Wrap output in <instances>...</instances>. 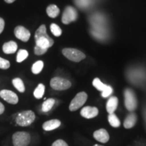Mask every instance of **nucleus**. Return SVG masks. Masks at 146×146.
I'll return each mask as SVG.
<instances>
[{
  "instance_id": "f257e3e1",
  "label": "nucleus",
  "mask_w": 146,
  "mask_h": 146,
  "mask_svg": "<svg viewBox=\"0 0 146 146\" xmlns=\"http://www.w3.org/2000/svg\"><path fill=\"white\" fill-rule=\"evenodd\" d=\"M35 39L36 41V45L42 48L48 49L54 45V40L47 34L45 25H42L36 31L35 35Z\"/></svg>"
},
{
  "instance_id": "f03ea898",
  "label": "nucleus",
  "mask_w": 146,
  "mask_h": 146,
  "mask_svg": "<svg viewBox=\"0 0 146 146\" xmlns=\"http://www.w3.org/2000/svg\"><path fill=\"white\" fill-rule=\"evenodd\" d=\"M35 114L31 110L23 111L18 114L16 118V123L21 127H27L35 121Z\"/></svg>"
},
{
  "instance_id": "7ed1b4c3",
  "label": "nucleus",
  "mask_w": 146,
  "mask_h": 146,
  "mask_svg": "<svg viewBox=\"0 0 146 146\" xmlns=\"http://www.w3.org/2000/svg\"><path fill=\"white\" fill-rule=\"evenodd\" d=\"M125 105L126 108L130 112H133L137 107V101L135 94L131 89H126L124 91Z\"/></svg>"
},
{
  "instance_id": "20e7f679",
  "label": "nucleus",
  "mask_w": 146,
  "mask_h": 146,
  "mask_svg": "<svg viewBox=\"0 0 146 146\" xmlns=\"http://www.w3.org/2000/svg\"><path fill=\"white\" fill-rule=\"evenodd\" d=\"M12 141L14 146H27L31 142V135L25 131H18L14 133Z\"/></svg>"
},
{
  "instance_id": "39448f33",
  "label": "nucleus",
  "mask_w": 146,
  "mask_h": 146,
  "mask_svg": "<svg viewBox=\"0 0 146 146\" xmlns=\"http://www.w3.org/2000/svg\"><path fill=\"white\" fill-rule=\"evenodd\" d=\"M62 54L68 60L75 62H78L85 58V55L81 51L74 48L63 49Z\"/></svg>"
},
{
  "instance_id": "423d86ee",
  "label": "nucleus",
  "mask_w": 146,
  "mask_h": 146,
  "mask_svg": "<svg viewBox=\"0 0 146 146\" xmlns=\"http://www.w3.org/2000/svg\"><path fill=\"white\" fill-rule=\"evenodd\" d=\"M87 98H88V96L85 92L82 91V92L78 93L71 101L70 106H69V110L72 112L77 110L78 109H79L80 108H81L85 104Z\"/></svg>"
},
{
  "instance_id": "0eeeda50",
  "label": "nucleus",
  "mask_w": 146,
  "mask_h": 146,
  "mask_svg": "<svg viewBox=\"0 0 146 146\" xmlns=\"http://www.w3.org/2000/svg\"><path fill=\"white\" fill-rule=\"evenodd\" d=\"M50 86L52 89L58 91L68 89L71 87V83L68 80L60 77H54L50 81Z\"/></svg>"
},
{
  "instance_id": "6e6552de",
  "label": "nucleus",
  "mask_w": 146,
  "mask_h": 146,
  "mask_svg": "<svg viewBox=\"0 0 146 146\" xmlns=\"http://www.w3.org/2000/svg\"><path fill=\"white\" fill-rule=\"evenodd\" d=\"M78 18V14L75 8L72 6H68L65 8L62 14V22L65 25H68L72 22L75 21Z\"/></svg>"
},
{
  "instance_id": "1a4fd4ad",
  "label": "nucleus",
  "mask_w": 146,
  "mask_h": 146,
  "mask_svg": "<svg viewBox=\"0 0 146 146\" xmlns=\"http://www.w3.org/2000/svg\"><path fill=\"white\" fill-rule=\"evenodd\" d=\"M0 97L11 104H16L18 102V98L15 93L10 90L3 89L0 91Z\"/></svg>"
},
{
  "instance_id": "9d476101",
  "label": "nucleus",
  "mask_w": 146,
  "mask_h": 146,
  "mask_svg": "<svg viewBox=\"0 0 146 146\" xmlns=\"http://www.w3.org/2000/svg\"><path fill=\"white\" fill-rule=\"evenodd\" d=\"M14 35L16 37L24 42L28 41L31 36V33L28 29L23 26H18L14 29Z\"/></svg>"
},
{
  "instance_id": "9b49d317",
  "label": "nucleus",
  "mask_w": 146,
  "mask_h": 146,
  "mask_svg": "<svg viewBox=\"0 0 146 146\" xmlns=\"http://www.w3.org/2000/svg\"><path fill=\"white\" fill-rule=\"evenodd\" d=\"M99 110L96 107L85 106L83 108L81 111V115L83 117L90 119V118H95L98 115Z\"/></svg>"
},
{
  "instance_id": "f8f14e48",
  "label": "nucleus",
  "mask_w": 146,
  "mask_h": 146,
  "mask_svg": "<svg viewBox=\"0 0 146 146\" xmlns=\"http://www.w3.org/2000/svg\"><path fill=\"white\" fill-rule=\"evenodd\" d=\"M93 135H94V137L96 139L97 141L103 143H106L110 139L109 133L104 129H100L99 130L96 131L94 133Z\"/></svg>"
},
{
  "instance_id": "ddd939ff",
  "label": "nucleus",
  "mask_w": 146,
  "mask_h": 146,
  "mask_svg": "<svg viewBox=\"0 0 146 146\" xmlns=\"http://www.w3.org/2000/svg\"><path fill=\"white\" fill-rule=\"evenodd\" d=\"M137 120V115L134 112L130 113V114L127 115L125 121H124V127L127 129H131V128H133L135 125Z\"/></svg>"
},
{
  "instance_id": "4468645a",
  "label": "nucleus",
  "mask_w": 146,
  "mask_h": 146,
  "mask_svg": "<svg viewBox=\"0 0 146 146\" xmlns=\"http://www.w3.org/2000/svg\"><path fill=\"white\" fill-rule=\"evenodd\" d=\"M118 100L116 97L112 96L109 98L106 104V110L110 114H112L116 111L118 106Z\"/></svg>"
},
{
  "instance_id": "2eb2a0df",
  "label": "nucleus",
  "mask_w": 146,
  "mask_h": 146,
  "mask_svg": "<svg viewBox=\"0 0 146 146\" xmlns=\"http://www.w3.org/2000/svg\"><path fill=\"white\" fill-rule=\"evenodd\" d=\"M61 125V122L58 119H52L45 122L43 124V129L46 131H53L56 129Z\"/></svg>"
},
{
  "instance_id": "dca6fc26",
  "label": "nucleus",
  "mask_w": 146,
  "mask_h": 146,
  "mask_svg": "<svg viewBox=\"0 0 146 146\" xmlns=\"http://www.w3.org/2000/svg\"><path fill=\"white\" fill-rule=\"evenodd\" d=\"M18 48L17 43L13 41L5 43L3 45V52L6 54H14Z\"/></svg>"
},
{
  "instance_id": "f3484780",
  "label": "nucleus",
  "mask_w": 146,
  "mask_h": 146,
  "mask_svg": "<svg viewBox=\"0 0 146 146\" xmlns=\"http://www.w3.org/2000/svg\"><path fill=\"white\" fill-rule=\"evenodd\" d=\"M47 14L51 18H56L60 14V9L58 8L57 5L52 4L50 5L47 8Z\"/></svg>"
},
{
  "instance_id": "a211bd4d",
  "label": "nucleus",
  "mask_w": 146,
  "mask_h": 146,
  "mask_svg": "<svg viewBox=\"0 0 146 146\" xmlns=\"http://www.w3.org/2000/svg\"><path fill=\"white\" fill-rule=\"evenodd\" d=\"M55 102L56 101L53 98H50V99L45 100L42 104V111L44 112H47L50 111L55 104Z\"/></svg>"
},
{
  "instance_id": "6ab92c4d",
  "label": "nucleus",
  "mask_w": 146,
  "mask_h": 146,
  "mask_svg": "<svg viewBox=\"0 0 146 146\" xmlns=\"http://www.w3.org/2000/svg\"><path fill=\"white\" fill-rule=\"evenodd\" d=\"M108 122L112 127L117 128L119 127L120 126V120L118 119L116 114L114 113H112V114H110L108 115Z\"/></svg>"
},
{
  "instance_id": "aec40b11",
  "label": "nucleus",
  "mask_w": 146,
  "mask_h": 146,
  "mask_svg": "<svg viewBox=\"0 0 146 146\" xmlns=\"http://www.w3.org/2000/svg\"><path fill=\"white\" fill-rule=\"evenodd\" d=\"M12 84L14 86V87L17 89V90L21 93H23L25 92V85H24L23 81H22V79H21L20 78H14L12 80Z\"/></svg>"
},
{
  "instance_id": "412c9836",
  "label": "nucleus",
  "mask_w": 146,
  "mask_h": 146,
  "mask_svg": "<svg viewBox=\"0 0 146 146\" xmlns=\"http://www.w3.org/2000/svg\"><path fill=\"white\" fill-rule=\"evenodd\" d=\"M45 93V86L43 84L40 83L38 85V86L36 87V88L35 89L33 95L35 98H36V99H41V98H43V95H44Z\"/></svg>"
},
{
  "instance_id": "4be33fe9",
  "label": "nucleus",
  "mask_w": 146,
  "mask_h": 146,
  "mask_svg": "<svg viewBox=\"0 0 146 146\" xmlns=\"http://www.w3.org/2000/svg\"><path fill=\"white\" fill-rule=\"evenodd\" d=\"M43 65L44 64H43V61H41V60H39V61L34 63L31 68L33 73V74H37L41 72L42 69L43 68Z\"/></svg>"
},
{
  "instance_id": "5701e85b",
  "label": "nucleus",
  "mask_w": 146,
  "mask_h": 146,
  "mask_svg": "<svg viewBox=\"0 0 146 146\" xmlns=\"http://www.w3.org/2000/svg\"><path fill=\"white\" fill-rule=\"evenodd\" d=\"M93 85H94L98 91H102V92L107 87V85L104 84L101 81H100V78H96L95 79H94V81H93Z\"/></svg>"
},
{
  "instance_id": "b1692460",
  "label": "nucleus",
  "mask_w": 146,
  "mask_h": 146,
  "mask_svg": "<svg viewBox=\"0 0 146 146\" xmlns=\"http://www.w3.org/2000/svg\"><path fill=\"white\" fill-rule=\"evenodd\" d=\"M28 56L29 53L27 50H20L17 54V56H16V61L18 63L22 62H23L24 60L28 57Z\"/></svg>"
},
{
  "instance_id": "393cba45",
  "label": "nucleus",
  "mask_w": 146,
  "mask_h": 146,
  "mask_svg": "<svg viewBox=\"0 0 146 146\" xmlns=\"http://www.w3.org/2000/svg\"><path fill=\"white\" fill-rule=\"evenodd\" d=\"M50 30L52 34L56 36H60L62 33V29L60 28V27L54 23H52L50 25Z\"/></svg>"
},
{
  "instance_id": "a878e982",
  "label": "nucleus",
  "mask_w": 146,
  "mask_h": 146,
  "mask_svg": "<svg viewBox=\"0 0 146 146\" xmlns=\"http://www.w3.org/2000/svg\"><path fill=\"white\" fill-rule=\"evenodd\" d=\"M10 64L8 60L3 59L0 57V68L1 69H8L10 68Z\"/></svg>"
},
{
  "instance_id": "bb28decb",
  "label": "nucleus",
  "mask_w": 146,
  "mask_h": 146,
  "mask_svg": "<svg viewBox=\"0 0 146 146\" xmlns=\"http://www.w3.org/2000/svg\"><path fill=\"white\" fill-rule=\"evenodd\" d=\"M112 92H113V89L112 87L109 86V85H107L106 88L102 92V96L104 98H108V97H109L111 94H112Z\"/></svg>"
},
{
  "instance_id": "cd10ccee",
  "label": "nucleus",
  "mask_w": 146,
  "mask_h": 146,
  "mask_svg": "<svg viewBox=\"0 0 146 146\" xmlns=\"http://www.w3.org/2000/svg\"><path fill=\"white\" fill-rule=\"evenodd\" d=\"M35 51V54L36 55H38V56H40V55H43L46 53V52L47 51V49H44V48H42L41 47L37 46V45H35L34 49Z\"/></svg>"
},
{
  "instance_id": "c85d7f7f",
  "label": "nucleus",
  "mask_w": 146,
  "mask_h": 146,
  "mask_svg": "<svg viewBox=\"0 0 146 146\" xmlns=\"http://www.w3.org/2000/svg\"><path fill=\"white\" fill-rule=\"evenodd\" d=\"M52 146H68L66 142L62 139H58L52 143Z\"/></svg>"
},
{
  "instance_id": "c756f323",
  "label": "nucleus",
  "mask_w": 146,
  "mask_h": 146,
  "mask_svg": "<svg viewBox=\"0 0 146 146\" xmlns=\"http://www.w3.org/2000/svg\"><path fill=\"white\" fill-rule=\"evenodd\" d=\"M5 27V22L3 18H0V34L3 32Z\"/></svg>"
},
{
  "instance_id": "7c9ffc66",
  "label": "nucleus",
  "mask_w": 146,
  "mask_h": 146,
  "mask_svg": "<svg viewBox=\"0 0 146 146\" xmlns=\"http://www.w3.org/2000/svg\"><path fill=\"white\" fill-rule=\"evenodd\" d=\"M4 110H5L4 106L3 105L2 103H1V102H0V114H2L3 112H4Z\"/></svg>"
},
{
  "instance_id": "2f4dec72",
  "label": "nucleus",
  "mask_w": 146,
  "mask_h": 146,
  "mask_svg": "<svg viewBox=\"0 0 146 146\" xmlns=\"http://www.w3.org/2000/svg\"><path fill=\"white\" fill-rule=\"evenodd\" d=\"M4 1L8 3H13L14 1H15L16 0H4Z\"/></svg>"
},
{
  "instance_id": "473e14b6",
  "label": "nucleus",
  "mask_w": 146,
  "mask_h": 146,
  "mask_svg": "<svg viewBox=\"0 0 146 146\" xmlns=\"http://www.w3.org/2000/svg\"><path fill=\"white\" fill-rule=\"evenodd\" d=\"M94 146H103V145H98V144H96V145H94Z\"/></svg>"
}]
</instances>
